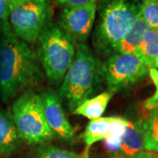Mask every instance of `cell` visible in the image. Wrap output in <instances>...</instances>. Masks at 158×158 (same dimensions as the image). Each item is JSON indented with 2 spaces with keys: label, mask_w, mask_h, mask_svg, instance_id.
Returning <instances> with one entry per match:
<instances>
[{
  "label": "cell",
  "mask_w": 158,
  "mask_h": 158,
  "mask_svg": "<svg viewBox=\"0 0 158 158\" xmlns=\"http://www.w3.org/2000/svg\"><path fill=\"white\" fill-rule=\"evenodd\" d=\"M39 61L51 83H62L73 62L75 40L62 28L48 23L39 37Z\"/></svg>",
  "instance_id": "obj_3"
},
{
  "label": "cell",
  "mask_w": 158,
  "mask_h": 158,
  "mask_svg": "<svg viewBox=\"0 0 158 158\" xmlns=\"http://www.w3.org/2000/svg\"><path fill=\"white\" fill-rule=\"evenodd\" d=\"M42 79L38 56L11 27L0 30V95L3 101L39 85Z\"/></svg>",
  "instance_id": "obj_1"
},
{
  "label": "cell",
  "mask_w": 158,
  "mask_h": 158,
  "mask_svg": "<svg viewBox=\"0 0 158 158\" xmlns=\"http://www.w3.org/2000/svg\"><path fill=\"white\" fill-rule=\"evenodd\" d=\"M157 106H158V105H157Z\"/></svg>",
  "instance_id": "obj_29"
},
{
  "label": "cell",
  "mask_w": 158,
  "mask_h": 158,
  "mask_svg": "<svg viewBox=\"0 0 158 158\" xmlns=\"http://www.w3.org/2000/svg\"><path fill=\"white\" fill-rule=\"evenodd\" d=\"M139 14L148 28L158 31V1L142 0Z\"/></svg>",
  "instance_id": "obj_17"
},
{
  "label": "cell",
  "mask_w": 158,
  "mask_h": 158,
  "mask_svg": "<svg viewBox=\"0 0 158 158\" xmlns=\"http://www.w3.org/2000/svg\"><path fill=\"white\" fill-rule=\"evenodd\" d=\"M9 16L10 0H0V30L11 27Z\"/></svg>",
  "instance_id": "obj_21"
},
{
  "label": "cell",
  "mask_w": 158,
  "mask_h": 158,
  "mask_svg": "<svg viewBox=\"0 0 158 158\" xmlns=\"http://www.w3.org/2000/svg\"><path fill=\"white\" fill-rule=\"evenodd\" d=\"M149 69L137 54H116L102 65V76L110 91L124 90L141 81Z\"/></svg>",
  "instance_id": "obj_7"
},
{
  "label": "cell",
  "mask_w": 158,
  "mask_h": 158,
  "mask_svg": "<svg viewBox=\"0 0 158 158\" xmlns=\"http://www.w3.org/2000/svg\"><path fill=\"white\" fill-rule=\"evenodd\" d=\"M127 124V120L120 117H113L111 134L106 140V143L108 148L116 149L119 148V142L121 137L124 134L126 126Z\"/></svg>",
  "instance_id": "obj_19"
},
{
  "label": "cell",
  "mask_w": 158,
  "mask_h": 158,
  "mask_svg": "<svg viewBox=\"0 0 158 158\" xmlns=\"http://www.w3.org/2000/svg\"><path fill=\"white\" fill-rule=\"evenodd\" d=\"M113 117H101L90 120L87 125L82 138L85 141V156H89L90 148L98 141H106L111 134Z\"/></svg>",
  "instance_id": "obj_12"
},
{
  "label": "cell",
  "mask_w": 158,
  "mask_h": 158,
  "mask_svg": "<svg viewBox=\"0 0 158 158\" xmlns=\"http://www.w3.org/2000/svg\"><path fill=\"white\" fill-rule=\"evenodd\" d=\"M50 6L48 0H34L10 4L9 22L18 38L35 43L48 23Z\"/></svg>",
  "instance_id": "obj_6"
},
{
  "label": "cell",
  "mask_w": 158,
  "mask_h": 158,
  "mask_svg": "<svg viewBox=\"0 0 158 158\" xmlns=\"http://www.w3.org/2000/svg\"><path fill=\"white\" fill-rule=\"evenodd\" d=\"M40 97L46 121L55 135L64 140L72 139L75 130L65 115L58 95L53 90H48Z\"/></svg>",
  "instance_id": "obj_9"
},
{
  "label": "cell",
  "mask_w": 158,
  "mask_h": 158,
  "mask_svg": "<svg viewBox=\"0 0 158 158\" xmlns=\"http://www.w3.org/2000/svg\"><path fill=\"white\" fill-rule=\"evenodd\" d=\"M118 148H120L122 154L130 158L145 150L141 120L136 122L127 121Z\"/></svg>",
  "instance_id": "obj_11"
},
{
  "label": "cell",
  "mask_w": 158,
  "mask_h": 158,
  "mask_svg": "<svg viewBox=\"0 0 158 158\" xmlns=\"http://www.w3.org/2000/svg\"><path fill=\"white\" fill-rule=\"evenodd\" d=\"M148 73L155 85L156 91L152 96L145 102V108L148 110H152L153 108H155L158 105V69L150 68L148 70Z\"/></svg>",
  "instance_id": "obj_20"
},
{
  "label": "cell",
  "mask_w": 158,
  "mask_h": 158,
  "mask_svg": "<svg viewBox=\"0 0 158 158\" xmlns=\"http://www.w3.org/2000/svg\"><path fill=\"white\" fill-rule=\"evenodd\" d=\"M144 149L158 156V106L151 110L145 120L141 121Z\"/></svg>",
  "instance_id": "obj_15"
},
{
  "label": "cell",
  "mask_w": 158,
  "mask_h": 158,
  "mask_svg": "<svg viewBox=\"0 0 158 158\" xmlns=\"http://www.w3.org/2000/svg\"><path fill=\"white\" fill-rule=\"evenodd\" d=\"M30 1H34V0H10V4H19V3H26Z\"/></svg>",
  "instance_id": "obj_25"
},
{
  "label": "cell",
  "mask_w": 158,
  "mask_h": 158,
  "mask_svg": "<svg viewBox=\"0 0 158 158\" xmlns=\"http://www.w3.org/2000/svg\"><path fill=\"white\" fill-rule=\"evenodd\" d=\"M148 29H149L148 27L143 21L138 11L135 22L123 40L118 43L115 51L119 54H136Z\"/></svg>",
  "instance_id": "obj_13"
},
{
  "label": "cell",
  "mask_w": 158,
  "mask_h": 158,
  "mask_svg": "<svg viewBox=\"0 0 158 158\" xmlns=\"http://www.w3.org/2000/svg\"><path fill=\"white\" fill-rule=\"evenodd\" d=\"M83 157H84V158H90V157H89V156H85V155H83Z\"/></svg>",
  "instance_id": "obj_27"
},
{
  "label": "cell",
  "mask_w": 158,
  "mask_h": 158,
  "mask_svg": "<svg viewBox=\"0 0 158 158\" xmlns=\"http://www.w3.org/2000/svg\"><path fill=\"white\" fill-rule=\"evenodd\" d=\"M139 9L127 0H113L101 14L96 32L97 45L103 52L116 50L135 22Z\"/></svg>",
  "instance_id": "obj_5"
},
{
  "label": "cell",
  "mask_w": 158,
  "mask_h": 158,
  "mask_svg": "<svg viewBox=\"0 0 158 158\" xmlns=\"http://www.w3.org/2000/svg\"><path fill=\"white\" fill-rule=\"evenodd\" d=\"M96 10L97 4L66 6L61 13L60 26L74 40L84 43L90 36Z\"/></svg>",
  "instance_id": "obj_8"
},
{
  "label": "cell",
  "mask_w": 158,
  "mask_h": 158,
  "mask_svg": "<svg viewBox=\"0 0 158 158\" xmlns=\"http://www.w3.org/2000/svg\"><path fill=\"white\" fill-rule=\"evenodd\" d=\"M19 141L11 113L0 108V155H11Z\"/></svg>",
  "instance_id": "obj_10"
},
{
  "label": "cell",
  "mask_w": 158,
  "mask_h": 158,
  "mask_svg": "<svg viewBox=\"0 0 158 158\" xmlns=\"http://www.w3.org/2000/svg\"><path fill=\"white\" fill-rule=\"evenodd\" d=\"M156 1H158V0H156Z\"/></svg>",
  "instance_id": "obj_28"
},
{
  "label": "cell",
  "mask_w": 158,
  "mask_h": 158,
  "mask_svg": "<svg viewBox=\"0 0 158 158\" xmlns=\"http://www.w3.org/2000/svg\"><path fill=\"white\" fill-rule=\"evenodd\" d=\"M61 5L66 6H79L89 5V4H97L101 0H56Z\"/></svg>",
  "instance_id": "obj_22"
},
{
  "label": "cell",
  "mask_w": 158,
  "mask_h": 158,
  "mask_svg": "<svg viewBox=\"0 0 158 158\" xmlns=\"http://www.w3.org/2000/svg\"><path fill=\"white\" fill-rule=\"evenodd\" d=\"M33 158H84L77 153L62 149L61 148L51 145L42 144L40 146Z\"/></svg>",
  "instance_id": "obj_18"
},
{
  "label": "cell",
  "mask_w": 158,
  "mask_h": 158,
  "mask_svg": "<svg viewBox=\"0 0 158 158\" xmlns=\"http://www.w3.org/2000/svg\"><path fill=\"white\" fill-rule=\"evenodd\" d=\"M101 75L98 60L85 43H79L59 90V95L69 110L74 111L93 95Z\"/></svg>",
  "instance_id": "obj_2"
},
{
  "label": "cell",
  "mask_w": 158,
  "mask_h": 158,
  "mask_svg": "<svg viewBox=\"0 0 158 158\" xmlns=\"http://www.w3.org/2000/svg\"><path fill=\"white\" fill-rule=\"evenodd\" d=\"M112 158H130L128 156H125L124 154H122V153H116V154H114Z\"/></svg>",
  "instance_id": "obj_24"
},
{
  "label": "cell",
  "mask_w": 158,
  "mask_h": 158,
  "mask_svg": "<svg viewBox=\"0 0 158 158\" xmlns=\"http://www.w3.org/2000/svg\"><path fill=\"white\" fill-rule=\"evenodd\" d=\"M152 68L158 69V56L156 57V61H155V62H154V65H153Z\"/></svg>",
  "instance_id": "obj_26"
},
{
  "label": "cell",
  "mask_w": 158,
  "mask_h": 158,
  "mask_svg": "<svg viewBox=\"0 0 158 158\" xmlns=\"http://www.w3.org/2000/svg\"><path fill=\"white\" fill-rule=\"evenodd\" d=\"M11 116L19 139L29 145L55 139V134L46 121L40 95L32 91L21 94L12 105Z\"/></svg>",
  "instance_id": "obj_4"
},
{
  "label": "cell",
  "mask_w": 158,
  "mask_h": 158,
  "mask_svg": "<svg viewBox=\"0 0 158 158\" xmlns=\"http://www.w3.org/2000/svg\"><path fill=\"white\" fill-rule=\"evenodd\" d=\"M133 158H158V156H156L155 153L144 150L142 152L139 153L138 155H136L135 156H134Z\"/></svg>",
  "instance_id": "obj_23"
},
{
  "label": "cell",
  "mask_w": 158,
  "mask_h": 158,
  "mask_svg": "<svg viewBox=\"0 0 158 158\" xmlns=\"http://www.w3.org/2000/svg\"><path fill=\"white\" fill-rule=\"evenodd\" d=\"M136 54L141 57L148 69L152 68L158 56V31L148 29Z\"/></svg>",
  "instance_id": "obj_16"
},
{
  "label": "cell",
  "mask_w": 158,
  "mask_h": 158,
  "mask_svg": "<svg viewBox=\"0 0 158 158\" xmlns=\"http://www.w3.org/2000/svg\"><path fill=\"white\" fill-rule=\"evenodd\" d=\"M113 92L112 91H107L89 98L82 103L78 107L76 108L73 113L77 115L85 116V118L90 120L101 118L102 114L105 113L108 103L113 97Z\"/></svg>",
  "instance_id": "obj_14"
}]
</instances>
